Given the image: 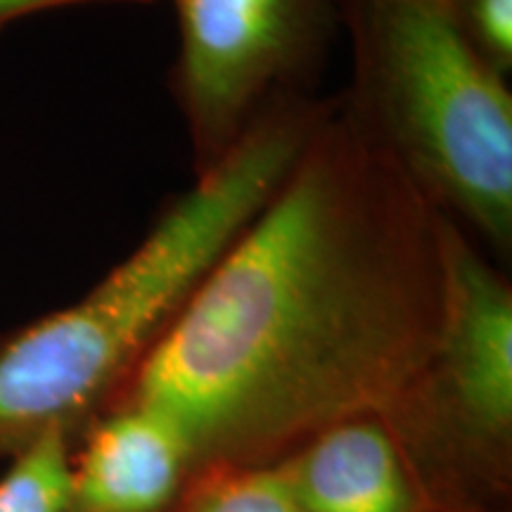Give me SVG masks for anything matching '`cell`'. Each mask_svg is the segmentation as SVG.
Segmentation results:
<instances>
[{"instance_id":"10","label":"cell","mask_w":512,"mask_h":512,"mask_svg":"<svg viewBox=\"0 0 512 512\" xmlns=\"http://www.w3.org/2000/svg\"><path fill=\"white\" fill-rule=\"evenodd\" d=\"M467 41L503 76L512 72V0H448Z\"/></svg>"},{"instance_id":"2","label":"cell","mask_w":512,"mask_h":512,"mask_svg":"<svg viewBox=\"0 0 512 512\" xmlns=\"http://www.w3.org/2000/svg\"><path fill=\"white\" fill-rule=\"evenodd\" d=\"M339 95L422 197L501 264L512 249V93L448 0H342Z\"/></svg>"},{"instance_id":"11","label":"cell","mask_w":512,"mask_h":512,"mask_svg":"<svg viewBox=\"0 0 512 512\" xmlns=\"http://www.w3.org/2000/svg\"><path fill=\"white\" fill-rule=\"evenodd\" d=\"M88 3H152V0H0V29L22 17L38 15V12Z\"/></svg>"},{"instance_id":"12","label":"cell","mask_w":512,"mask_h":512,"mask_svg":"<svg viewBox=\"0 0 512 512\" xmlns=\"http://www.w3.org/2000/svg\"><path fill=\"white\" fill-rule=\"evenodd\" d=\"M489 512H512V503H510V505H503V508H496V510H489Z\"/></svg>"},{"instance_id":"8","label":"cell","mask_w":512,"mask_h":512,"mask_svg":"<svg viewBox=\"0 0 512 512\" xmlns=\"http://www.w3.org/2000/svg\"><path fill=\"white\" fill-rule=\"evenodd\" d=\"M164 512H302L278 465L204 463Z\"/></svg>"},{"instance_id":"4","label":"cell","mask_w":512,"mask_h":512,"mask_svg":"<svg viewBox=\"0 0 512 512\" xmlns=\"http://www.w3.org/2000/svg\"><path fill=\"white\" fill-rule=\"evenodd\" d=\"M437 344L380 415L437 512L512 503V285L444 216Z\"/></svg>"},{"instance_id":"6","label":"cell","mask_w":512,"mask_h":512,"mask_svg":"<svg viewBox=\"0 0 512 512\" xmlns=\"http://www.w3.org/2000/svg\"><path fill=\"white\" fill-rule=\"evenodd\" d=\"M200 465L166 415L114 403L74 448L62 512H164Z\"/></svg>"},{"instance_id":"1","label":"cell","mask_w":512,"mask_h":512,"mask_svg":"<svg viewBox=\"0 0 512 512\" xmlns=\"http://www.w3.org/2000/svg\"><path fill=\"white\" fill-rule=\"evenodd\" d=\"M444 306V214L335 95L114 403L166 415L202 465H273L380 413L437 344Z\"/></svg>"},{"instance_id":"9","label":"cell","mask_w":512,"mask_h":512,"mask_svg":"<svg viewBox=\"0 0 512 512\" xmlns=\"http://www.w3.org/2000/svg\"><path fill=\"white\" fill-rule=\"evenodd\" d=\"M72 453V444L60 432H50L17 453L0 479V512H62Z\"/></svg>"},{"instance_id":"5","label":"cell","mask_w":512,"mask_h":512,"mask_svg":"<svg viewBox=\"0 0 512 512\" xmlns=\"http://www.w3.org/2000/svg\"><path fill=\"white\" fill-rule=\"evenodd\" d=\"M178 50L171 93L190 138L195 176L268 110L313 98L342 27V0H171Z\"/></svg>"},{"instance_id":"3","label":"cell","mask_w":512,"mask_h":512,"mask_svg":"<svg viewBox=\"0 0 512 512\" xmlns=\"http://www.w3.org/2000/svg\"><path fill=\"white\" fill-rule=\"evenodd\" d=\"M219 204L181 192L136 249L67 309L0 339V456L50 432L79 446L233 242Z\"/></svg>"},{"instance_id":"7","label":"cell","mask_w":512,"mask_h":512,"mask_svg":"<svg viewBox=\"0 0 512 512\" xmlns=\"http://www.w3.org/2000/svg\"><path fill=\"white\" fill-rule=\"evenodd\" d=\"M275 465L302 512H437L380 413L335 422Z\"/></svg>"}]
</instances>
